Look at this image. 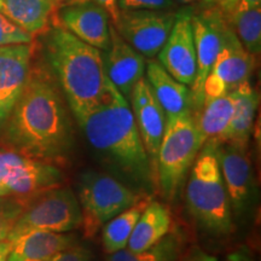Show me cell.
I'll use <instances>...</instances> for the list:
<instances>
[{
    "instance_id": "cell-26",
    "label": "cell",
    "mask_w": 261,
    "mask_h": 261,
    "mask_svg": "<svg viewBox=\"0 0 261 261\" xmlns=\"http://www.w3.org/2000/svg\"><path fill=\"white\" fill-rule=\"evenodd\" d=\"M181 252V240L178 233H167L160 242L142 252L121 249L109 254L107 261H177Z\"/></svg>"
},
{
    "instance_id": "cell-17",
    "label": "cell",
    "mask_w": 261,
    "mask_h": 261,
    "mask_svg": "<svg viewBox=\"0 0 261 261\" xmlns=\"http://www.w3.org/2000/svg\"><path fill=\"white\" fill-rule=\"evenodd\" d=\"M104 69L108 80L129 100L133 87L144 77L145 57L123 39L110 24V46L103 52Z\"/></svg>"
},
{
    "instance_id": "cell-11",
    "label": "cell",
    "mask_w": 261,
    "mask_h": 261,
    "mask_svg": "<svg viewBox=\"0 0 261 261\" xmlns=\"http://www.w3.org/2000/svg\"><path fill=\"white\" fill-rule=\"evenodd\" d=\"M225 23L226 19L224 14L218 10L191 16L196 51V76L190 86L192 113L198 112L203 104V86L220 51Z\"/></svg>"
},
{
    "instance_id": "cell-25",
    "label": "cell",
    "mask_w": 261,
    "mask_h": 261,
    "mask_svg": "<svg viewBox=\"0 0 261 261\" xmlns=\"http://www.w3.org/2000/svg\"><path fill=\"white\" fill-rule=\"evenodd\" d=\"M243 47L256 58L261 51V6L224 15Z\"/></svg>"
},
{
    "instance_id": "cell-1",
    "label": "cell",
    "mask_w": 261,
    "mask_h": 261,
    "mask_svg": "<svg viewBox=\"0 0 261 261\" xmlns=\"http://www.w3.org/2000/svg\"><path fill=\"white\" fill-rule=\"evenodd\" d=\"M4 138L11 149L54 165H63L74 145L67 100L47 67H31L21 96L6 120Z\"/></svg>"
},
{
    "instance_id": "cell-29",
    "label": "cell",
    "mask_w": 261,
    "mask_h": 261,
    "mask_svg": "<svg viewBox=\"0 0 261 261\" xmlns=\"http://www.w3.org/2000/svg\"><path fill=\"white\" fill-rule=\"evenodd\" d=\"M119 10H169L177 8L174 0H117Z\"/></svg>"
},
{
    "instance_id": "cell-37",
    "label": "cell",
    "mask_w": 261,
    "mask_h": 261,
    "mask_svg": "<svg viewBox=\"0 0 261 261\" xmlns=\"http://www.w3.org/2000/svg\"><path fill=\"white\" fill-rule=\"evenodd\" d=\"M175 3H179V4H190V3L195 2H203V0H174Z\"/></svg>"
},
{
    "instance_id": "cell-23",
    "label": "cell",
    "mask_w": 261,
    "mask_h": 261,
    "mask_svg": "<svg viewBox=\"0 0 261 261\" xmlns=\"http://www.w3.org/2000/svg\"><path fill=\"white\" fill-rule=\"evenodd\" d=\"M234 108L232 92L214 98H204L203 104L198 112L194 113L196 126L200 133L202 142L217 140L230 123Z\"/></svg>"
},
{
    "instance_id": "cell-9",
    "label": "cell",
    "mask_w": 261,
    "mask_h": 261,
    "mask_svg": "<svg viewBox=\"0 0 261 261\" xmlns=\"http://www.w3.org/2000/svg\"><path fill=\"white\" fill-rule=\"evenodd\" d=\"M175 15L169 10H120L112 24L130 46L152 60L167 40Z\"/></svg>"
},
{
    "instance_id": "cell-7",
    "label": "cell",
    "mask_w": 261,
    "mask_h": 261,
    "mask_svg": "<svg viewBox=\"0 0 261 261\" xmlns=\"http://www.w3.org/2000/svg\"><path fill=\"white\" fill-rule=\"evenodd\" d=\"M80 225L81 210L77 197L69 188L58 187L25 202L8 241L34 230L69 232Z\"/></svg>"
},
{
    "instance_id": "cell-3",
    "label": "cell",
    "mask_w": 261,
    "mask_h": 261,
    "mask_svg": "<svg viewBox=\"0 0 261 261\" xmlns=\"http://www.w3.org/2000/svg\"><path fill=\"white\" fill-rule=\"evenodd\" d=\"M42 51L71 113L90 106L102 94L108 83L103 51L56 24L45 34Z\"/></svg>"
},
{
    "instance_id": "cell-14",
    "label": "cell",
    "mask_w": 261,
    "mask_h": 261,
    "mask_svg": "<svg viewBox=\"0 0 261 261\" xmlns=\"http://www.w3.org/2000/svg\"><path fill=\"white\" fill-rule=\"evenodd\" d=\"M110 24L109 15L91 0L71 2L56 10V25L103 52L110 46Z\"/></svg>"
},
{
    "instance_id": "cell-12",
    "label": "cell",
    "mask_w": 261,
    "mask_h": 261,
    "mask_svg": "<svg viewBox=\"0 0 261 261\" xmlns=\"http://www.w3.org/2000/svg\"><path fill=\"white\" fill-rule=\"evenodd\" d=\"M128 102L158 185V155L165 132L166 115L145 77H142L135 85Z\"/></svg>"
},
{
    "instance_id": "cell-5",
    "label": "cell",
    "mask_w": 261,
    "mask_h": 261,
    "mask_svg": "<svg viewBox=\"0 0 261 261\" xmlns=\"http://www.w3.org/2000/svg\"><path fill=\"white\" fill-rule=\"evenodd\" d=\"M204 143L192 112L166 120L158 155V188L163 197L174 201Z\"/></svg>"
},
{
    "instance_id": "cell-27",
    "label": "cell",
    "mask_w": 261,
    "mask_h": 261,
    "mask_svg": "<svg viewBox=\"0 0 261 261\" xmlns=\"http://www.w3.org/2000/svg\"><path fill=\"white\" fill-rule=\"evenodd\" d=\"M24 204L25 201L14 196L0 197V242L8 240Z\"/></svg>"
},
{
    "instance_id": "cell-31",
    "label": "cell",
    "mask_w": 261,
    "mask_h": 261,
    "mask_svg": "<svg viewBox=\"0 0 261 261\" xmlns=\"http://www.w3.org/2000/svg\"><path fill=\"white\" fill-rule=\"evenodd\" d=\"M73 2H81V0H73ZM91 2L99 5L109 15V18L112 19V23H115L120 12L119 6H117V0H91Z\"/></svg>"
},
{
    "instance_id": "cell-10",
    "label": "cell",
    "mask_w": 261,
    "mask_h": 261,
    "mask_svg": "<svg viewBox=\"0 0 261 261\" xmlns=\"http://www.w3.org/2000/svg\"><path fill=\"white\" fill-rule=\"evenodd\" d=\"M255 57L238 40L226 22L223 29V42L203 86L204 98H214L232 92L240 85L249 81Z\"/></svg>"
},
{
    "instance_id": "cell-28",
    "label": "cell",
    "mask_w": 261,
    "mask_h": 261,
    "mask_svg": "<svg viewBox=\"0 0 261 261\" xmlns=\"http://www.w3.org/2000/svg\"><path fill=\"white\" fill-rule=\"evenodd\" d=\"M34 41V37L29 34L4 14L0 12V46L16 44H31Z\"/></svg>"
},
{
    "instance_id": "cell-20",
    "label": "cell",
    "mask_w": 261,
    "mask_h": 261,
    "mask_svg": "<svg viewBox=\"0 0 261 261\" xmlns=\"http://www.w3.org/2000/svg\"><path fill=\"white\" fill-rule=\"evenodd\" d=\"M232 94L234 98L232 117L219 143H232L248 148V140L253 129L259 98L249 81L240 85L232 91Z\"/></svg>"
},
{
    "instance_id": "cell-22",
    "label": "cell",
    "mask_w": 261,
    "mask_h": 261,
    "mask_svg": "<svg viewBox=\"0 0 261 261\" xmlns=\"http://www.w3.org/2000/svg\"><path fill=\"white\" fill-rule=\"evenodd\" d=\"M172 218L169 211L158 201H149L140 214L127 243L130 252H142L148 249L169 233Z\"/></svg>"
},
{
    "instance_id": "cell-8",
    "label": "cell",
    "mask_w": 261,
    "mask_h": 261,
    "mask_svg": "<svg viewBox=\"0 0 261 261\" xmlns=\"http://www.w3.org/2000/svg\"><path fill=\"white\" fill-rule=\"evenodd\" d=\"M0 178L10 195L25 202L42 192L62 187L64 181L63 172L56 165L14 149L0 150Z\"/></svg>"
},
{
    "instance_id": "cell-15",
    "label": "cell",
    "mask_w": 261,
    "mask_h": 261,
    "mask_svg": "<svg viewBox=\"0 0 261 261\" xmlns=\"http://www.w3.org/2000/svg\"><path fill=\"white\" fill-rule=\"evenodd\" d=\"M218 161L226 187L231 211L234 215L246 213L253 197L252 163L246 146L218 142Z\"/></svg>"
},
{
    "instance_id": "cell-36",
    "label": "cell",
    "mask_w": 261,
    "mask_h": 261,
    "mask_svg": "<svg viewBox=\"0 0 261 261\" xmlns=\"http://www.w3.org/2000/svg\"><path fill=\"white\" fill-rule=\"evenodd\" d=\"M5 196H11L8 187L5 185V182L3 181V179L0 178V197H5Z\"/></svg>"
},
{
    "instance_id": "cell-16",
    "label": "cell",
    "mask_w": 261,
    "mask_h": 261,
    "mask_svg": "<svg viewBox=\"0 0 261 261\" xmlns=\"http://www.w3.org/2000/svg\"><path fill=\"white\" fill-rule=\"evenodd\" d=\"M34 45L0 46V130L27 84Z\"/></svg>"
},
{
    "instance_id": "cell-35",
    "label": "cell",
    "mask_w": 261,
    "mask_h": 261,
    "mask_svg": "<svg viewBox=\"0 0 261 261\" xmlns=\"http://www.w3.org/2000/svg\"><path fill=\"white\" fill-rule=\"evenodd\" d=\"M11 249V242L8 240L0 242V261H8V256Z\"/></svg>"
},
{
    "instance_id": "cell-6",
    "label": "cell",
    "mask_w": 261,
    "mask_h": 261,
    "mask_svg": "<svg viewBox=\"0 0 261 261\" xmlns=\"http://www.w3.org/2000/svg\"><path fill=\"white\" fill-rule=\"evenodd\" d=\"M76 197L81 210L80 227L87 238L96 236L112 218L143 198L116 178L96 171L80 175Z\"/></svg>"
},
{
    "instance_id": "cell-24",
    "label": "cell",
    "mask_w": 261,
    "mask_h": 261,
    "mask_svg": "<svg viewBox=\"0 0 261 261\" xmlns=\"http://www.w3.org/2000/svg\"><path fill=\"white\" fill-rule=\"evenodd\" d=\"M149 201V198H140L136 204L115 215L104 225L102 241L107 254L119 252L127 247L130 233Z\"/></svg>"
},
{
    "instance_id": "cell-33",
    "label": "cell",
    "mask_w": 261,
    "mask_h": 261,
    "mask_svg": "<svg viewBox=\"0 0 261 261\" xmlns=\"http://www.w3.org/2000/svg\"><path fill=\"white\" fill-rule=\"evenodd\" d=\"M259 6H261V0H238L234 8L232 9V11H243V10L259 8Z\"/></svg>"
},
{
    "instance_id": "cell-34",
    "label": "cell",
    "mask_w": 261,
    "mask_h": 261,
    "mask_svg": "<svg viewBox=\"0 0 261 261\" xmlns=\"http://www.w3.org/2000/svg\"><path fill=\"white\" fill-rule=\"evenodd\" d=\"M204 3H218V4H220L221 9H223V12L224 15L228 14V12L232 11V9L234 8V5H236V3L238 0H203Z\"/></svg>"
},
{
    "instance_id": "cell-32",
    "label": "cell",
    "mask_w": 261,
    "mask_h": 261,
    "mask_svg": "<svg viewBox=\"0 0 261 261\" xmlns=\"http://www.w3.org/2000/svg\"><path fill=\"white\" fill-rule=\"evenodd\" d=\"M179 261H217L214 256L210 255L201 248L198 247H192L188 253H185L184 255L180 257Z\"/></svg>"
},
{
    "instance_id": "cell-21",
    "label": "cell",
    "mask_w": 261,
    "mask_h": 261,
    "mask_svg": "<svg viewBox=\"0 0 261 261\" xmlns=\"http://www.w3.org/2000/svg\"><path fill=\"white\" fill-rule=\"evenodd\" d=\"M61 0H0V12L33 37L46 31Z\"/></svg>"
},
{
    "instance_id": "cell-18",
    "label": "cell",
    "mask_w": 261,
    "mask_h": 261,
    "mask_svg": "<svg viewBox=\"0 0 261 261\" xmlns=\"http://www.w3.org/2000/svg\"><path fill=\"white\" fill-rule=\"evenodd\" d=\"M145 79L161 106L166 120L192 112L191 92L189 86L179 83L158 61L149 60L145 65Z\"/></svg>"
},
{
    "instance_id": "cell-2",
    "label": "cell",
    "mask_w": 261,
    "mask_h": 261,
    "mask_svg": "<svg viewBox=\"0 0 261 261\" xmlns=\"http://www.w3.org/2000/svg\"><path fill=\"white\" fill-rule=\"evenodd\" d=\"M73 115L90 145L122 174L146 190L158 188L129 102L109 80L93 103Z\"/></svg>"
},
{
    "instance_id": "cell-13",
    "label": "cell",
    "mask_w": 261,
    "mask_h": 261,
    "mask_svg": "<svg viewBox=\"0 0 261 261\" xmlns=\"http://www.w3.org/2000/svg\"><path fill=\"white\" fill-rule=\"evenodd\" d=\"M192 12L177 11L174 23L158 54L159 63L178 80L191 86L196 76V51L191 25Z\"/></svg>"
},
{
    "instance_id": "cell-30",
    "label": "cell",
    "mask_w": 261,
    "mask_h": 261,
    "mask_svg": "<svg viewBox=\"0 0 261 261\" xmlns=\"http://www.w3.org/2000/svg\"><path fill=\"white\" fill-rule=\"evenodd\" d=\"M91 259L92 254L87 248L75 244L44 261H91Z\"/></svg>"
},
{
    "instance_id": "cell-4",
    "label": "cell",
    "mask_w": 261,
    "mask_h": 261,
    "mask_svg": "<svg viewBox=\"0 0 261 261\" xmlns=\"http://www.w3.org/2000/svg\"><path fill=\"white\" fill-rule=\"evenodd\" d=\"M189 173V213L205 232L213 236L230 234L233 228L232 211L218 161L217 140L204 143Z\"/></svg>"
},
{
    "instance_id": "cell-19",
    "label": "cell",
    "mask_w": 261,
    "mask_h": 261,
    "mask_svg": "<svg viewBox=\"0 0 261 261\" xmlns=\"http://www.w3.org/2000/svg\"><path fill=\"white\" fill-rule=\"evenodd\" d=\"M11 242L8 261H44L76 244V237L68 232L34 230L19 234Z\"/></svg>"
}]
</instances>
